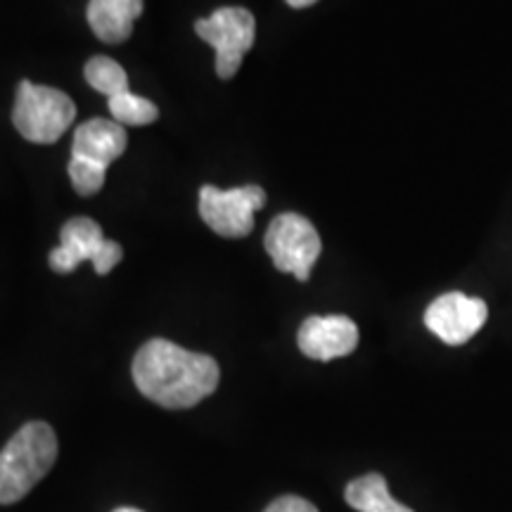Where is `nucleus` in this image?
I'll return each mask as SVG.
<instances>
[{
    "instance_id": "1a4fd4ad",
    "label": "nucleus",
    "mask_w": 512,
    "mask_h": 512,
    "mask_svg": "<svg viewBox=\"0 0 512 512\" xmlns=\"http://www.w3.org/2000/svg\"><path fill=\"white\" fill-rule=\"evenodd\" d=\"M299 349L313 361L349 356L358 347V328L347 316H311L297 335Z\"/></svg>"
},
{
    "instance_id": "f3484780",
    "label": "nucleus",
    "mask_w": 512,
    "mask_h": 512,
    "mask_svg": "<svg viewBox=\"0 0 512 512\" xmlns=\"http://www.w3.org/2000/svg\"><path fill=\"white\" fill-rule=\"evenodd\" d=\"M285 3L290 5V8L302 10V8H309V5H313V3H318V0H285Z\"/></svg>"
},
{
    "instance_id": "7ed1b4c3",
    "label": "nucleus",
    "mask_w": 512,
    "mask_h": 512,
    "mask_svg": "<svg viewBox=\"0 0 512 512\" xmlns=\"http://www.w3.org/2000/svg\"><path fill=\"white\" fill-rule=\"evenodd\" d=\"M76 117L74 100L67 93L50 86L22 81L17 86L15 107H12V124L19 136L29 143L50 145L57 143Z\"/></svg>"
},
{
    "instance_id": "dca6fc26",
    "label": "nucleus",
    "mask_w": 512,
    "mask_h": 512,
    "mask_svg": "<svg viewBox=\"0 0 512 512\" xmlns=\"http://www.w3.org/2000/svg\"><path fill=\"white\" fill-rule=\"evenodd\" d=\"M264 512H318V508L302 496H280Z\"/></svg>"
},
{
    "instance_id": "4468645a",
    "label": "nucleus",
    "mask_w": 512,
    "mask_h": 512,
    "mask_svg": "<svg viewBox=\"0 0 512 512\" xmlns=\"http://www.w3.org/2000/svg\"><path fill=\"white\" fill-rule=\"evenodd\" d=\"M110 112L114 121H119L121 126H147L159 117L155 102L133 95L131 91L110 98Z\"/></svg>"
},
{
    "instance_id": "39448f33",
    "label": "nucleus",
    "mask_w": 512,
    "mask_h": 512,
    "mask_svg": "<svg viewBox=\"0 0 512 512\" xmlns=\"http://www.w3.org/2000/svg\"><path fill=\"white\" fill-rule=\"evenodd\" d=\"M266 252L273 266L283 273H292L297 280H309L320 256V235L313 223L302 214H280L266 230Z\"/></svg>"
},
{
    "instance_id": "9d476101",
    "label": "nucleus",
    "mask_w": 512,
    "mask_h": 512,
    "mask_svg": "<svg viewBox=\"0 0 512 512\" xmlns=\"http://www.w3.org/2000/svg\"><path fill=\"white\" fill-rule=\"evenodd\" d=\"M126 128L119 121L91 119L74 131L72 157L91 159V162L110 166L126 152Z\"/></svg>"
},
{
    "instance_id": "a211bd4d",
    "label": "nucleus",
    "mask_w": 512,
    "mask_h": 512,
    "mask_svg": "<svg viewBox=\"0 0 512 512\" xmlns=\"http://www.w3.org/2000/svg\"><path fill=\"white\" fill-rule=\"evenodd\" d=\"M114 512H143V510H138V508H117Z\"/></svg>"
},
{
    "instance_id": "2eb2a0df",
    "label": "nucleus",
    "mask_w": 512,
    "mask_h": 512,
    "mask_svg": "<svg viewBox=\"0 0 512 512\" xmlns=\"http://www.w3.org/2000/svg\"><path fill=\"white\" fill-rule=\"evenodd\" d=\"M105 174H107V166L91 162V159H83V157H72L69 159V178H72L74 190L79 195H95L105 183Z\"/></svg>"
},
{
    "instance_id": "423d86ee",
    "label": "nucleus",
    "mask_w": 512,
    "mask_h": 512,
    "mask_svg": "<svg viewBox=\"0 0 512 512\" xmlns=\"http://www.w3.org/2000/svg\"><path fill=\"white\" fill-rule=\"evenodd\" d=\"M197 36L216 50V74L233 79L247 50L254 46L256 22L245 8H221L195 24Z\"/></svg>"
},
{
    "instance_id": "f03ea898",
    "label": "nucleus",
    "mask_w": 512,
    "mask_h": 512,
    "mask_svg": "<svg viewBox=\"0 0 512 512\" xmlns=\"http://www.w3.org/2000/svg\"><path fill=\"white\" fill-rule=\"evenodd\" d=\"M57 460V437L48 422H27L0 451V505L22 501Z\"/></svg>"
},
{
    "instance_id": "ddd939ff",
    "label": "nucleus",
    "mask_w": 512,
    "mask_h": 512,
    "mask_svg": "<svg viewBox=\"0 0 512 512\" xmlns=\"http://www.w3.org/2000/svg\"><path fill=\"white\" fill-rule=\"evenodd\" d=\"M83 74H86V81L91 83L95 91L107 95V98H117L121 93H128L126 69L119 62H114L112 57H93V60H88Z\"/></svg>"
},
{
    "instance_id": "6e6552de",
    "label": "nucleus",
    "mask_w": 512,
    "mask_h": 512,
    "mask_svg": "<svg viewBox=\"0 0 512 512\" xmlns=\"http://www.w3.org/2000/svg\"><path fill=\"white\" fill-rule=\"evenodd\" d=\"M489 309L482 299L463 292H446L427 306L425 325L441 342L460 347L484 328Z\"/></svg>"
},
{
    "instance_id": "f257e3e1",
    "label": "nucleus",
    "mask_w": 512,
    "mask_h": 512,
    "mask_svg": "<svg viewBox=\"0 0 512 512\" xmlns=\"http://www.w3.org/2000/svg\"><path fill=\"white\" fill-rule=\"evenodd\" d=\"M219 380L221 370L214 358L178 347L169 339H150L133 358L138 392L171 411L197 406L216 392Z\"/></svg>"
},
{
    "instance_id": "f8f14e48",
    "label": "nucleus",
    "mask_w": 512,
    "mask_h": 512,
    "mask_svg": "<svg viewBox=\"0 0 512 512\" xmlns=\"http://www.w3.org/2000/svg\"><path fill=\"white\" fill-rule=\"evenodd\" d=\"M344 498L358 512H415L399 501H394L392 494H389L387 479L377 475V472H370V475L349 482Z\"/></svg>"
},
{
    "instance_id": "20e7f679",
    "label": "nucleus",
    "mask_w": 512,
    "mask_h": 512,
    "mask_svg": "<svg viewBox=\"0 0 512 512\" xmlns=\"http://www.w3.org/2000/svg\"><path fill=\"white\" fill-rule=\"evenodd\" d=\"M124 249L102 235V228L88 216L67 221L60 233V247L50 252V268L55 273H74L83 261H91L95 273L107 275L119 264Z\"/></svg>"
},
{
    "instance_id": "0eeeda50",
    "label": "nucleus",
    "mask_w": 512,
    "mask_h": 512,
    "mask_svg": "<svg viewBox=\"0 0 512 512\" xmlns=\"http://www.w3.org/2000/svg\"><path fill=\"white\" fill-rule=\"evenodd\" d=\"M266 192L259 185L221 190L204 185L200 190V216L221 238H245L254 228V214L264 209Z\"/></svg>"
},
{
    "instance_id": "9b49d317",
    "label": "nucleus",
    "mask_w": 512,
    "mask_h": 512,
    "mask_svg": "<svg viewBox=\"0 0 512 512\" xmlns=\"http://www.w3.org/2000/svg\"><path fill=\"white\" fill-rule=\"evenodd\" d=\"M143 15V0H91L88 24L105 43H124L133 34V22Z\"/></svg>"
}]
</instances>
